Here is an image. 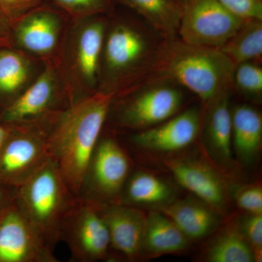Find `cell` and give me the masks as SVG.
Masks as SVG:
<instances>
[{"label": "cell", "mask_w": 262, "mask_h": 262, "mask_svg": "<svg viewBox=\"0 0 262 262\" xmlns=\"http://www.w3.org/2000/svg\"><path fill=\"white\" fill-rule=\"evenodd\" d=\"M17 189L0 183V213L15 199Z\"/></svg>", "instance_id": "obj_33"}, {"label": "cell", "mask_w": 262, "mask_h": 262, "mask_svg": "<svg viewBox=\"0 0 262 262\" xmlns=\"http://www.w3.org/2000/svg\"><path fill=\"white\" fill-rule=\"evenodd\" d=\"M11 129V125H8L0 120V151L4 146L5 141L8 139Z\"/></svg>", "instance_id": "obj_34"}, {"label": "cell", "mask_w": 262, "mask_h": 262, "mask_svg": "<svg viewBox=\"0 0 262 262\" xmlns=\"http://www.w3.org/2000/svg\"><path fill=\"white\" fill-rule=\"evenodd\" d=\"M176 3H178V4L182 5L184 7V3H185L186 0H173Z\"/></svg>", "instance_id": "obj_35"}, {"label": "cell", "mask_w": 262, "mask_h": 262, "mask_svg": "<svg viewBox=\"0 0 262 262\" xmlns=\"http://www.w3.org/2000/svg\"><path fill=\"white\" fill-rule=\"evenodd\" d=\"M158 211L167 215L189 241L208 237L220 226L222 213L201 200H174Z\"/></svg>", "instance_id": "obj_18"}, {"label": "cell", "mask_w": 262, "mask_h": 262, "mask_svg": "<svg viewBox=\"0 0 262 262\" xmlns=\"http://www.w3.org/2000/svg\"><path fill=\"white\" fill-rule=\"evenodd\" d=\"M60 8L77 20L107 13L113 0H53Z\"/></svg>", "instance_id": "obj_27"}, {"label": "cell", "mask_w": 262, "mask_h": 262, "mask_svg": "<svg viewBox=\"0 0 262 262\" xmlns=\"http://www.w3.org/2000/svg\"><path fill=\"white\" fill-rule=\"evenodd\" d=\"M60 241L70 248L71 261L110 259V239L100 205L78 198L62 223Z\"/></svg>", "instance_id": "obj_7"}, {"label": "cell", "mask_w": 262, "mask_h": 262, "mask_svg": "<svg viewBox=\"0 0 262 262\" xmlns=\"http://www.w3.org/2000/svg\"><path fill=\"white\" fill-rule=\"evenodd\" d=\"M234 65L261 63L262 20H245L232 37L220 48Z\"/></svg>", "instance_id": "obj_25"}, {"label": "cell", "mask_w": 262, "mask_h": 262, "mask_svg": "<svg viewBox=\"0 0 262 262\" xmlns=\"http://www.w3.org/2000/svg\"><path fill=\"white\" fill-rule=\"evenodd\" d=\"M16 196L0 213V262H58Z\"/></svg>", "instance_id": "obj_11"}, {"label": "cell", "mask_w": 262, "mask_h": 262, "mask_svg": "<svg viewBox=\"0 0 262 262\" xmlns=\"http://www.w3.org/2000/svg\"><path fill=\"white\" fill-rule=\"evenodd\" d=\"M132 171L125 149L113 136H100L88 164L78 198L99 205L119 203Z\"/></svg>", "instance_id": "obj_6"}, {"label": "cell", "mask_w": 262, "mask_h": 262, "mask_svg": "<svg viewBox=\"0 0 262 262\" xmlns=\"http://www.w3.org/2000/svg\"><path fill=\"white\" fill-rule=\"evenodd\" d=\"M224 7L242 20H262V0H218Z\"/></svg>", "instance_id": "obj_30"}, {"label": "cell", "mask_w": 262, "mask_h": 262, "mask_svg": "<svg viewBox=\"0 0 262 262\" xmlns=\"http://www.w3.org/2000/svg\"><path fill=\"white\" fill-rule=\"evenodd\" d=\"M185 91L173 81L149 77L115 96L108 115H113L114 123L120 128L146 130L184 110Z\"/></svg>", "instance_id": "obj_5"}, {"label": "cell", "mask_w": 262, "mask_h": 262, "mask_svg": "<svg viewBox=\"0 0 262 262\" xmlns=\"http://www.w3.org/2000/svg\"><path fill=\"white\" fill-rule=\"evenodd\" d=\"M236 204L246 214L262 215V188L254 184L239 188L234 194Z\"/></svg>", "instance_id": "obj_29"}, {"label": "cell", "mask_w": 262, "mask_h": 262, "mask_svg": "<svg viewBox=\"0 0 262 262\" xmlns=\"http://www.w3.org/2000/svg\"><path fill=\"white\" fill-rule=\"evenodd\" d=\"M235 67L220 49L189 44L175 36L167 38L151 77L179 84L196 95L205 108L233 89Z\"/></svg>", "instance_id": "obj_3"}, {"label": "cell", "mask_w": 262, "mask_h": 262, "mask_svg": "<svg viewBox=\"0 0 262 262\" xmlns=\"http://www.w3.org/2000/svg\"><path fill=\"white\" fill-rule=\"evenodd\" d=\"M167 38L139 15L108 25L98 91L116 96L151 77Z\"/></svg>", "instance_id": "obj_2"}, {"label": "cell", "mask_w": 262, "mask_h": 262, "mask_svg": "<svg viewBox=\"0 0 262 262\" xmlns=\"http://www.w3.org/2000/svg\"><path fill=\"white\" fill-rule=\"evenodd\" d=\"M230 94H222L204 108L201 128L207 157L224 173L230 170L234 163Z\"/></svg>", "instance_id": "obj_16"}, {"label": "cell", "mask_w": 262, "mask_h": 262, "mask_svg": "<svg viewBox=\"0 0 262 262\" xmlns=\"http://www.w3.org/2000/svg\"><path fill=\"white\" fill-rule=\"evenodd\" d=\"M203 115L196 106L184 108L168 120L131 136L139 149L158 153L181 151L192 144L201 134Z\"/></svg>", "instance_id": "obj_13"}, {"label": "cell", "mask_w": 262, "mask_h": 262, "mask_svg": "<svg viewBox=\"0 0 262 262\" xmlns=\"http://www.w3.org/2000/svg\"><path fill=\"white\" fill-rule=\"evenodd\" d=\"M233 89L248 97L258 98L262 95V67L258 62H244L234 69Z\"/></svg>", "instance_id": "obj_26"}, {"label": "cell", "mask_w": 262, "mask_h": 262, "mask_svg": "<svg viewBox=\"0 0 262 262\" xmlns=\"http://www.w3.org/2000/svg\"><path fill=\"white\" fill-rule=\"evenodd\" d=\"M166 37L177 36L183 6L173 0H116Z\"/></svg>", "instance_id": "obj_23"}, {"label": "cell", "mask_w": 262, "mask_h": 262, "mask_svg": "<svg viewBox=\"0 0 262 262\" xmlns=\"http://www.w3.org/2000/svg\"><path fill=\"white\" fill-rule=\"evenodd\" d=\"M177 182L222 213L228 208L227 185L218 168L210 161L202 158L175 157L164 162Z\"/></svg>", "instance_id": "obj_12"}, {"label": "cell", "mask_w": 262, "mask_h": 262, "mask_svg": "<svg viewBox=\"0 0 262 262\" xmlns=\"http://www.w3.org/2000/svg\"><path fill=\"white\" fill-rule=\"evenodd\" d=\"M241 229L251 248L255 262L262 261V215L246 214L239 219Z\"/></svg>", "instance_id": "obj_28"}, {"label": "cell", "mask_w": 262, "mask_h": 262, "mask_svg": "<svg viewBox=\"0 0 262 262\" xmlns=\"http://www.w3.org/2000/svg\"><path fill=\"white\" fill-rule=\"evenodd\" d=\"M67 107L61 106L56 72L47 67L32 84L0 108V120L10 125H35L48 131Z\"/></svg>", "instance_id": "obj_10"}, {"label": "cell", "mask_w": 262, "mask_h": 262, "mask_svg": "<svg viewBox=\"0 0 262 262\" xmlns=\"http://www.w3.org/2000/svg\"><path fill=\"white\" fill-rule=\"evenodd\" d=\"M262 144V116L256 108L248 104L232 108V145L239 163H253Z\"/></svg>", "instance_id": "obj_19"}, {"label": "cell", "mask_w": 262, "mask_h": 262, "mask_svg": "<svg viewBox=\"0 0 262 262\" xmlns=\"http://www.w3.org/2000/svg\"><path fill=\"white\" fill-rule=\"evenodd\" d=\"M203 248L201 259L208 262H255L241 229L239 219L232 218L219 227Z\"/></svg>", "instance_id": "obj_22"}, {"label": "cell", "mask_w": 262, "mask_h": 262, "mask_svg": "<svg viewBox=\"0 0 262 262\" xmlns=\"http://www.w3.org/2000/svg\"><path fill=\"white\" fill-rule=\"evenodd\" d=\"M12 25L0 12V48L10 47Z\"/></svg>", "instance_id": "obj_32"}, {"label": "cell", "mask_w": 262, "mask_h": 262, "mask_svg": "<svg viewBox=\"0 0 262 262\" xmlns=\"http://www.w3.org/2000/svg\"><path fill=\"white\" fill-rule=\"evenodd\" d=\"M110 239V259L141 258L146 213L142 208L121 203L100 205Z\"/></svg>", "instance_id": "obj_14"}, {"label": "cell", "mask_w": 262, "mask_h": 262, "mask_svg": "<svg viewBox=\"0 0 262 262\" xmlns=\"http://www.w3.org/2000/svg\"><path fill=\"white\" fill-rule=\"evenodd\" d=\"M11 126L0 151V183L18 189L49 159L48 131L35 125Z\"/></svg>", "instance_id": "obj_9"}, {"label": "cell", "mask_w": 262, "mask_h": 262, "mask_svg": "<svg viewBox=\"0 0 262 262\" xmlns=\"http://www.w3.org/2000/svg\"><path fill=\"white\" fill-rule=\"evenodd\" d=\"M244 20L218 0H186L177 36L189 44L220 49Z\"/></svg>", "instance_id": "obj_8"}, {"label": "cell", "mask_w": 262, "mask_h": 262, "mask_svg": "<svg viewBox=\"0 0 262 262\" xmlns=\"http://www.w3.org/2000/svg\"><path fill=\"white\" fill-rule=\"evenodd\" d=\"M83 20L74 38L72 69L88 96L97 91L108 22L101 15Z\"/></svg>", "instance_id": "obj_15"}, {"label": "cell", "mask_w": 262, "mask_h": 262, "mask_svg": "<svg viewBox=\"0 0 262 262\" xmlns=\"http://www.w3.org/2000/svg\"><path fill=\"white\" fill-rule=\"evenodd\" d=\"M31 72L28 58L10 47L0 48V108L25 89Z\"/></svg>", "instance_id": "obj_24"}, {"label": "cell", "mask_w": 262, "mask_h": 262, "mask_svg": "<svg viewBox=\"0 0 262 262\" xmlns=\"http://www.w3.org/2000/svg\"><path fill=\"white\" fill-rule=\"evenodd\" d=\"M16 198L48 246L60 242L62 223L78 199L51 159L20 187Z\"/></svg>", "instance_id": "obj_4"}, {"label": "cell", "mask_w": 262, "mask_h": 262, "mask_svg": "<svg viewBox=\"0 0 262 262\" xmlns=\"http://www.w3.org/2000/svg\"><path fill=\"white\" fill-rule=\"evenodd\" d=\"M61 24L58 13L40 5L12 25L11 42L36 56H50L59 42Z\"/></svg>", "instance_id": "obj_17"}, {"label": "cell", "mask_w": 262, "mask_h": 262, "mask_svg": "<svg viewBox=\"0 0 262 262\" xmlns=\"http://www.w3.org/2000/svg\"><path fill=\"white\" fill-rule=\"evenodd\" d=\"M114 97L113 94L97 91L71 103L48 130L46 143L50 159L77 196Z\"/></svg>", "instance_id": "obj_1"}, {"label": "cell", "mask_w": 262, "mask_h": 262, "mask_svg": "<svg viewBox=\"0 0 262 262\" xmlns=\"http://www.w3.org/2000/svg\"><path fill=\"white\" fill-rule=\"evenodd\" d=\"M174 200L175 191L166 181L144 170H132L119 203L139 208L153 206L158 209Z\"/></svg>", "instance_id": "obj_21"}, {"label": "cell", "mask_w": 262, "mask_h": 262, "mask_svg": "<svg viewBox=\"0 0 262 262\" xmlns=\"http://www.w3.org/2000/svg\"><path fill=\"white\" fill-rule=\"evenodd\" d=\"M46 0H0V12L11 25L29 12L42 5Z\"/></svg>", "instance_id": "obj_31"}, {"label": "cell", "mask_w": 262, "mask_h": 262, "mask_svg": "<svg viewBox=\"0 0 262 262\" xmlns=\"http://www.w3.org/2000/svg\"><path fill=\"white\" fill-rule=\"evenodd\" d=\"M189 242L185 234L167 215L158 210L146 213L141 258L183 252L189 247Z\"/></svg>", "instance_id": "obj_20"}]
</instances>
